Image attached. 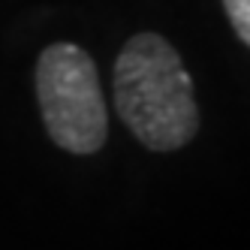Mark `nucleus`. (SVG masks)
Segmentation results:
<instances>
[{
    "instance_id": "obj_1",
    "label": "nucleus",
    "mask_w": 250,
    "mask_h": 250,
    "mask_svg": "<svg viewBox=\"0 0 250 250\" xmlns=\"http://www.w3.org/2000/svg\"><path fill=\"white\" fill-rule=\"evenodd\" d=\"M115 112L148 151L169 154L199 133L193 76L178 48L154 30L124 42L112 69Z\"/></svg>"
},
{
    "instance_id": "obj_2",
    "label": "nucleus",
    "mask_w": 250,
    "mask_h": 250,
    "mask_svg": "<svg viewBox=\"0 0 250 250\" xmlns=\"http://www.w3.org/2000/svg\"><path fill=\"white\" fill-rule=\"evenodd\" d=\"M37 103L45 133L66 154L91 157L109 139L97 63L76 42H51L37 58Z\"/></svg>"
},
{
    "instance_id": "obj_3",
    "label": "nucleus",
    "mask_w": 250,
    "mask_h": 250,
    "mask_svg": "<svg viewBox=\"0 0 250 250\" xmlns=\"http://www.w3.org/2000/svg\"><path fill=\"white\" fill-rule=\"evenodd\" d=\"M223 9L229 15L235 37L250 48V0H223Z\"/></svg>"
}]
</instances>
